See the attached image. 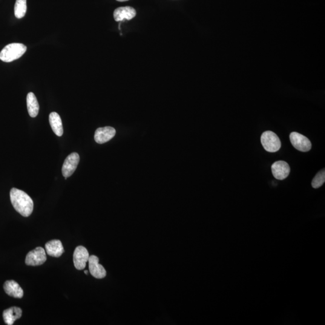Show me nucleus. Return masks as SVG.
I'll return each mask as SVG.
<instances>
[{"instance_id": "1", "label": "nucleus", "mask_w": 325, "mask_h": 325, "mask_svg": "<svg viewBox=\"0 0 325 325\" xmlns=\"http://www.w3.org/2000/svg\"><path fill=\"white\" fill-rule=\"evenodd\" d=\"M10 201L14 209L22 217H28L33 211V202L24 191L13 188L10 192Z\"/></svg>"}, {"instance_id": "2", "label": "nucleus", "mask_w": 325, "mask_h": 325, "mask_svg": "<svg viewBox=\"0 0 325 325\" xmlns=\"http://www.w3.org/2000/svg\"><path fill=\"white\" fill-rule=\"evenodd\" d=\"M27 47L19 43L8 44L0 52V60L4 62H11L24 55Z\"/></svg>"}, {"instance_id": "3", "label": "nucleus", "mask_w": 325, "mask_h": 325, "mask_svg": "<svg viewBox=\"0 0 325 325\" xmlns=\"http://www.w3.org/2000/svg\"><path fill=\"white\" fill-rule=\"evenodd\" d=\"M261 144L266 151L276 152L280 150L281 143L280 138L271 131L264 132L261 137Z\"/></svg>"}, {"instance_id": "4", "label": "nucleus", "mask_w": 325, "mask_h": 325, "mask_svg": "<svg viewBox=\"0 0 325 325\" xmlns=\"http://www.w3.org/2000/svg\"><path fill=\"white\" fill-rule=\"evenodd\" d=\"M46 260L47 256L44 249L42 247H37L28 253L25 258V264L28 266H40L44 264Z\"/></svg>"}, {"instance_id": "5", "label": "nucleus", "mask_w": 325, "mask_h": 325, "mask_svg": "<svg viewBox=\"0 0 325 325\" xmlns=\"http://www.w3.org/2000/svg\"><path fill=\"white\" fill-rule=\"evenodd\" d=\"M79 162L80 156L77 152H73V153L69 155L66 158L62 169V174L63 177L65 178V179H67L68 177H71L75 171L76 170Z\"/></svg>"}, {"instance_id": "6", "label": "nucleus", "mask_w": 325, "mask_h": 325, "mask_svg": "<svg viewBox=\"0 0 325 325\" xmlns=\"http://www.w3.org/2000/svg\"><path fill=\"white\" fill-rule=\"evenodd\" d=\"M290 140L294 148L301 152H308L312 149V143L304 135L292 132L290 135Z\"/></svg>"}, {"instance_id": "7", "label": "nucleus", "mask_w": 325, "mask_h": 325, "mask_svg": "<svg viewBox=\"0 0 325 325\" xmlns=\"http://www.w3.org/2000/svg\"><path fill=\"white\" fill-rule=\"evenodd\" d=\"M89 256L87 249L82 246L77 247L74 252V264L77 270H83L86 266Z\"/></svg>"}, {"instance_id": "8", "label": "nucleus", "mask_w": 325, "mask_h": 325, "mask_svg": "<svg viewBox=\"0 0 325 325\" xmlns=\"http://www.w3.org/2000/svg\"><path fill=\"white\" fill-rule=\"evenodd\" d=\"M89 269L91 274L97 279H102L106 277V270L102 264H99V258L96 255L89 257Z\"/></svg>"}, {"instance_id": "9", "label": "nucleus", "mask_w": 325, "mask_h": 325, "mask_svg": "<svg viewBox=\"0 0 325 325\" xmlns=\"http://www.w3.org/2000/svg\"><path fill=\"white\" fill-rule=\"evenodd\" d=\"M272 172L276 179L283 180L288 177L290 168L289 164L284 161H278L272 165Z\"/></svg>"}, {"instance_id": "10", "label": "nucleus", "mask_w": 325, "mask_h": 325, "mask_svg": "<svg viewBox=\"0 0 325 325\" xmlns=\"http://www.w3.org/2000/svg\"><path fill=\"white\" fill-rule=\"evenodd\" d=\"M116 134V130L111 126L98 128L95 133L94 139L99 144H103L113 139Z\"/></svg>"}, {"instance_id": "11", "label": "nucleus", "mask_w": 325, "mask_h": 325, "mask_svg": "<svg viewBox=\"0 0 325 325\" xmlns=\"http://www.w3.org/2000/svg\"><path fill=\"white\" fill-rule=\"evenodd\" d=\"M136 15V11L133 7L126 6L117 8L114 11L113 16L115 21L120 22L123 20H130Z\"/></svg>"}, {"instance_id": "12", "label": "nucleus", "mask_w": 325, "mask_h": 325, "mask_svg": "<svg viewBox=\"0 0 325 325\" xmlns=\"http://www.w3.org/2000/svg\"><path fill=\"white\" fill-rule=\"evenodd\" d=\"M4 289L5 293L11 297L15 298H22L24 295V292L19 285L13 280L5 282Z\"/></svg>"}, {"instance_id": "13", "label": "nucleus", "mask_w": 325, "mask_h": 325, "mask_svg": "<svg viewBox=\"0 0 325 325\" xmlns=\"http://www.w3.org/2000/svg\"><path fill=\"white\" fill-rule=\"evenodd\" d=\"M45 249L47 254L54 257H60L65 251L61 241L59 240L48 241L45 244Z\"/></svg>"}, {"instance_id": "14", "label": "nucleus", "mask_w": 325, "mask_h": 325, "mask_svg": "<svg viewBox=\"0 0 325 325\" xmlns=\"http://www.w3.org/2000/svg\"><path fill=\"white\" fill-rule=\"evenodd\" d=\"M22 310L20 308L13 307L4 311L3 316L5 324L7 325H12L14 322L21 318Z\"/></svg>"}, {"instance_id": "15", "label": "nucleus", "mask_w": 325, "mask_h": 325, "mask_svg": "<svg viewBox=\"0 0 325 325\" xmlns=\"http://www.w3.org/2000/svg\"><path fill=\"white\" fill-rule=\"evenodd\" d=\"M49 121L54 133L57 136H62L63 134V128L62 119L59 114L56 112H52L49 116Z\"/></svg>"}, {"instance_id": "16", "label": "nucleus", "mask_w": 325, "mask_h": 325, "mask_svg": "<svg viewBox=\"0 0 325 325\" xmlns=\"http://www.w3.org/2000/svg\"><path fill=\"white\" fill-rule=\"evenodd\" d=\"M27 105L28 113L31 117L37 116L39 111V105L36 97L33 93H28L27 97Z\"/></svg>"}, {"instance_id": "17", "label": "nucleus", "mask_w": 325, "mask_h": 325, "mask_svg": "<svg viewBox=\"0 0 325 325\" xmlns=\"http://www.w3.org/2000/svg\"><path fill=\"white\" fill-rule=\"evenodd\" d=\"M14 9L16 18H22L27 11V0H16Z\"/></svg>"}, {"instance_id": "18", "label": "nucleus", "mask_w": 325, "mask_h": 325, "mask_svg": "<svg viewBox=\"0 0 325 325\" xmlns=\"http://www.w3.org/2000/svg\"><path fill=\"white\" fill-rule=\"evenodd\" d=\"M325 181V169L319 172L316 174L315 177L313 178L312 181V185L313 188L318 189L323 186Z\"/></svg>"}, {"instance_id": "19", "label": "nucleus", "mask_w": 325, "mask_h": 325, "mask_svg": "<svg viewBox=\"0 0 325 325\" xmlns=\"http://www.w3.org/2000/svg\"><path fill=\"white\" fill-rule=\"evenodd\" d=\"M116 1H120V2H123V1H128V0H116Z\"/></svg>"}, {"instance_id": "20", "label": "nucleus", "mask_w": 325, "mask_h": 325, "mask_svg": "<svg viewBox=\"0 0 325 325\" xmlns=\"http://www.w3.org/2000/svg\"><path fill=\"white\" fill-rule=\"evenodd\" d=\"M85 274H86V275H88V270H85Z\"/></svg>"}]
</instances>
